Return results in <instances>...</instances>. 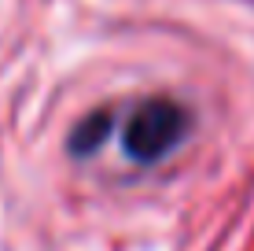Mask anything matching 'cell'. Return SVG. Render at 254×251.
I'll return each instance as SVG.
<instances>
[{
    "instance_id": "obj_1",
    "label": "cell",
    "mask_w": 254,
    "mask_h": 251,
    "mask_svg": "<svg viewBox=\"0 0 254 251\" xmlns=\"http://www.w3.org/2000/svg\"><path fill=\"white\" fill-rule=\"evenodd\" d=\"M188 129H191V115L185 103H177L170 96H151L126 118L122 144H126L129 159L151 167V163H159L162 155H170L185 141Z\"/></svg>"
},
{
    "instance_id": "obj_2",
    "label": "cell",
    "mask_w": 254,
    "mask_h": 251,
    "mask_svg": "<svg viewBox=\"0 0 254 251\" xmlns=\"http://www.w3.org/2000/svg\"><path fill=\"white\" fill-rule=\"evenodd\" d=\"M111 126H115V115H111V111H92V115L74 129V137H70V152H74V155H92L111 137Z\"/></svg>"
}]
</instances>
